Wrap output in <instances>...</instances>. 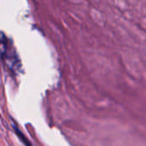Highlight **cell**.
<instances>
[{"label":"cell","instance_id":"6da1fadb","mask_svg":"<svg viewBox=\"0 0 146 146\" xmlns=\"http://www.w3.org/2000/svg\"><path fill=\"white\" fill-rule=\"evenodd\" d=\"M13 127H14V130H15V134L17 135V137L21 139V141L24 144V145L25 146H33L32 145V144H31V142L28 140V139L22 133V132L19 129V128H17V127L15 126V125H14L13 126Z\"/></svg>","mask_w":146,"mask_h":146}]
</instances>
